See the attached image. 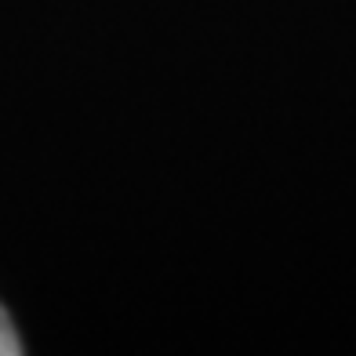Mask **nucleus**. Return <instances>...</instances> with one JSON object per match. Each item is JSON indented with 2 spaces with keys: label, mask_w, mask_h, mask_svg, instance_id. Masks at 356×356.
Segmentation results:
<instances>
[{
  "label": "nucleus",
  "mask_w": 356,
  "mask_h": 356,
  "mask_svg": "<svg viewBox=\"0 0 356 356\" xmlns=\"http://www.w3.org/2000/svg\"><path fill=\"white\" fill-rule=\"evenodd\" d=\"M19 353H22V342H19V334H15V327H11L4 305H0V356H19Z\"/></svg>",
  "instance_id": "1"
}]
</instances>
